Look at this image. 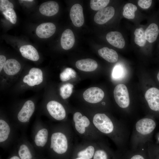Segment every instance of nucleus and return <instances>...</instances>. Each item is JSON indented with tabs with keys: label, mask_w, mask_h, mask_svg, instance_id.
<instances>
[{
	"label": "nucleus",
	"mask_w": 159,
	"mask_h": 159,
	"mask_svg": "<svg viewBox=\"0 0 159 159\" xmlns=\"http://www.w3.org/2000/svg\"><path fill=\"white\" fill-rule=\"evenodd\" d=\"M16 151L20 159H38L39 157L37 155L34 146L24 139L19 142Z\"/></svg>",
	"instance_id": "nucleus-5"
},
{
	"label": "nucleus",
	"mask_w": 159,
	"mask_h": 159,
	"mask_svg": "<svg viewBox=\"0 0 159 159\" xmlns=\"http://www.w3.org/2000/svg\"><path fill=\"white\" fill-rule=\"evenodd\" d=\"M12 135V127L6 120L0 119V143L1 147L5 146L10 142Z\"/></svg>",
	"instance_id": "nucleus-10"
},
{
	"label": "nucleus",
	"mask_w": 159,
	"mask_h": 159,
	"mask_svg": "<svg viewBox=\"0 0 159 159\" xmlns=\"http://www.w3.org/2000/svg\"><path fill=\"white\" fill-rule=\"evenodd\" d=\"M134 34L135 36L134 42L135 43L140 47L144 46L146 43V40L143 28L140 27L136 29Z\"/></svg>",
	"instance_id": "nucleus-26"
},
{
	"label": "nucleus",
	"mask_w": 159,
	"mask_h": 159,
	"mask_svg": "<svg viewBox=\"0 0 159 159\" xmlns=\"http://www.w3.org/2000/svg\"><path fill=\"white\" fill-rule=\"evenodd\" d=\"M38 159H46L43 158L41 157H39Z\"/></svg>",
	"instance_id": "nucleus-42"
},
{
	"label": "nucleus",
	"mask_w": 159,
	"mask_h": 159,
	"mask_svg": "<svg viewBox=\"0 0 159 159\" xmlns=\"http://www.w3.org/2000/svg\"><path fill=\"white\" fill-rule=\"evenodd\" d=\"M14 5L13 4L7 0H0V10L2 12L8 10L13 9Z\"/></svg>",
	"instance_id": "nucleus-34"
},
{
	"label": "nucleus",
	"mask_w": 159,
	"mask_h": 159,
	"mask_svg": "<svg viewBox=\"0 0 159 159\" xmlns=\"http://www.w3.org/2000/svg\"><path fill=\"white\" fill-rule=\"evenodd\" d=\"M34 127L32 134L34 147L42 150L47 147L50 132L46 125L40 122H37Z\"/></svg>",
	"instance_id": "nucleus-4"
},
{
	"label": "nucleus",
	"mask_w": 159,
	"mask_h": 159,
	"mask_svg": "<svg viewBox=\"0 0 159 159\" xmlns=\"http://www.w3.org/2000/svg\"><path fill=\"white\" fill-rule=\"evenodd\" d=\"M43 80V73L41 69L33 67L29 70V74L23 79V82L30 86L38 85Z\"/></svg>",
	"instance_id": "nucleus-12"
},
{
	"label": "nucleus",
	"mask_w": 159,
	"mask_h": 159,
	"mask_svg": "<svg viewBox=\"0 0 159 159\" xmlns=\"http://www.w3.org/2000/svg\"><path fill=\"white\" fill-rule=\"evenodd\" d=\"M76 75V73L73 69L67 68L60 74V78L62 81L64 82L75 77Z\"/></svg>",
	"instance_id": "nucleus-27"
},
{
	"label": "nucleus",
	"mask_w": 159,
	"mask_h": 159,
	"mask_svg": "<svg viewBox=\"0 0 159 159\" xmlns=\"http://www.w3.org/2000/svg\"><path fill=\"white\" fill-rule=\"evenodd\" d=\"M104 148L97 150L95 152L93 159H108V155Z\"/></svg>",
	"instance_id": "nucleus-33"
},
{
	"label": "nucleus",
	"mask_w": 159,
	"mask_h": 159,
	"mask_svg": "<svg viewBox=\"0 0 159 159\" xmlns=\"http://www.w3.org/2000/svg\"><path fill=\"white\" fill-rule=\"evenodd\" d=\"M5 72L9 75L16 74L20 71L21 65L16 60L11 59L7 60L3 67Z\"/></svg>",
	"instance_id": "nucleus-22"
},
{
	"label": "nucleus",
	"mask_w": 159,
	"mask_h": 159,
	"mask_svg": "<svg viewBox=\"0 0 159 159\" xmlns=\"http://www.w3.org/2000/svg\"><path fill=\"white\" fill-rule=\"evenodd\" d=\"M113 93L115 101L119 107L123 109L128 107L130 100L128 90L125 85H117L114 89Z\"/></svg>",
	"instance_id": "nucleus-6"
},
{
	"label": "nucleus",
	"mask_w": 159,
	"mask_h": 159,
	"mask_svg": "<svg viewBox=\"0 0 159 159\" xmlns=\"http://www.w3.org/2000/svg\"><path fill=\"white\" fill-rule=\"evenodd\" d=\"M73 85L69 83L64 84L60 88V95L63 99H65L69 97L72 92Z\"/></svg>",
	"instance_id": "nucleus-30"
},
{
	"label": "nucleus",
	"mask_w": 159,
	"mask_h": 159,
	"mask_svg": "<svg viewBox=\"0 0 159 159\" xmlns=\"http://www.w3.org/2000/svg\"><path fill=\"white\" fill-rule=\"evenodd\" d=\"M157 140L159 142V134L157 136Z\"/></svg>",
	"instance_id": "nucleus-43"
},
{
	"label": "nucleus",
	"mask_w": 159,
	"mask_h": 159,
	"mask_svg": "<svg viewBox=\"0 0 159 159\" xmlns=\"http://www.w3.org/2000/svg\"><path fill=\"white\" fill-rule=\"evenodd\" d=\"M152 1L151 0H139L138 2V5L142 8L147 9L151 5Z\"/></svg>",
	"instance_id": "nucleus-35"
},
{
	"label": "nucleus",
	"mask_w": 159,
	"mask_h": 159,
	"mask_svg": "<svg viewBox=\"0 0 159 159\" xmlns=\"http://www.w3.org/2000/svg\"><path fill=\"white\" fill-rule=\"evenodd\" d=\"M130 159H145V158L142 155L138 154L133 155Z\"/></svg>",
	"instance_id": "nucleus-38"
},
{
	"label": "nucleus",
	"mask_w": 159,
	"mask_h": 159,
	"mask_svg": "<svg viewBox=\"0 0 159 159\" xmlns=\"http://www.w3.org/2000/svg\"><path fill=\"white\" fill-rule=\"evenodd\" d=\"M46 108L50 115L55 120L62 121L65 119L66 116L65 110L59 102L54 100L50 101L46 105Z\"/></svg>",
	"instance_id": "nucleus-8"
},
{
	"label": "nucleus",
	"mask_w": 159,
	"mask_h": 159,
	"mask_svg": "<svg viewBox=\"0 0 159 159\" xmlns=\"http://www.w3.org/2000/svg\"><path fill=\"white\" fill-rule=\"evenodd\" d=\"M75 65L78 69L85 72L93 71L98 67L97 62L90 58L78 60L76 62Z\"/></svg>",
	"instance_id": "nucleus-20"
},
{
	"label": "nucleus",
	"mask_w": 159,
	"mask_h": 159,
	"mask_svg": "<svg viewBox=\"0 0 159 159\" xmlns=\"http://www.w3.org/2000/svg\"><path fill=\"white\" fill-rule=\"evenodd\" d=\"M145 98L150 110L159 113V89L155 87L150 88L146 92Z\"/></svg>",
	"instance_id": "nucleus-9"
},
{
	"label": "nucleus",
	"mask_w": 159,
	"mask_h": 159,
	"mask_svg": "<svg viewBox=\"0 0 159 159\" xmlns=\"http://www.w3.org/2000/svg\"><path fill=\"white\" fill-rule=\"evenodd\" d=\"M6 18L13 24L16 23L17 16L16 13L13 9H11L2 12Z\"/></svg>",
	"instance_id": "nucleus-32"
},
{
	"label": "nucleus",
	"mask_w": 159,
	"mask_h": 159,
	"mask_svg": "<svg viewBox=\"0 0 159 159\" xmlns=\"http://www.w3.org/2000/svg\"><path fill=\"white\" fill-rule=\"evenodd\" d=\"M34 110V102L31 100L26 101L17 114V122L22 125L27 124L29 122Z\"/></svg>",
	"instance_id": "nucleus-7"
},
{
	"label": "nucleus",
	"mask_w": 159,
	"mask_h": 159,
	"mask_svg": "<svg viewBox=\"0 0 159 159\" xmlns=\"http://www.w3.org/2000/svg\"><path fill=\"white\" fill-rule=\"evenodd\" d=\"M98 53L100 56L109 62H115L118 60L117 52L112 49L104 47L98 50Z\"/></svg>",
	"instance_id": "nucleus-23"
},
{
	"label": "nucleus",
	"mask_w": 159,
	"mask_h": 159,
	"mask_svg": "<svg viewBox=\"0 0 159 159\" xmlns=\"http://www.w3.org/2000/svg\"><path fill=\"white\" fill-rule=\"evenodd\" d=\"M122 14L125 18L133 19L135 17V12L137 9L136 5L131 3H127L124 6Z\"/></svg>",
	"instance_id": "nucleus-25"
},
{
	"label": "nucleus",
	"mask_w": 159,
	"mask_h": 159,
	"mask_svg": "<svg viewBox=\"0 0 159 159\" xmlns=\"http://www.w3.org/2000/svg\"><path fill=\"white\" fill-rule=\"evenodd\" d=\"M115 13V10L112 6L105 7L97 12L94 16V20L97 24H104L113 16Z\"/></svg>",
	"instance_id": "nucleus-15"
},
{
	"label": "nucleus",
	"mask_w": 159,
	"mask_h": 159,
	"mask_svg": "<svg viewBox=\"0 0 159 159\" xmlns=\"http://www.w3.org/2000/svg\"><path fill=\"white\" fill-rule=\"evenodd\" d=\"M106 39L109 44L118 49H122L125 46V42L121 33L117 31H111L106 35Z\"/></svg>",
	"instance_id": "nucleus-17"
},
{
	"label": "nucleus",
	"mask_w": 159,
	"mask_h": 159,
	"mask_svg": "<svg viewBox=\"0 0 159 159\" xmlns=\"http://www.w3.org/2000/svg\"><path fill=\"white\" fill-rule=\"evenodd\" d=\"M104 93L100 88L96 87H90L83 93L84 99L91 103H96L101 101L103 98Z\"/></svg>",
	"instance_id": "nucleus-11"
},
{
	"label": "nucleus",
	"mask_w": 159,
	"mask_h": 159,
	"mask_svg": "<svg viewBox=\"0 0 159 159\" xmlns=\"http://www.w3.org/2000/svg\"><path fill=\"white\" fill-rule=\"evenodd\" d=\"M110 2L109 0H91L90 2V6L92 10L99 11L105 8Z\"/></svg>",
	"instance_id": "nucleus-28"
},
{
	"label": "nucleus",
	"mask_w": 159,
	"mask_h": 159,
	"mask_svg": "<svg viewBox=\"0 0 159 159\" xmlns=\"http://www.w3.org/2000/svg\"><path fill=\"white\" fill-rule=\"evenodd\" d=\"M6 57L3 55H0V71L1 72L6 62Z\"/></svg>",
	"instance_id": "nucleus-36"
},
{
	"label": "nucleus",
	"mask_w": 159,
	"mask_h": 159,
	"mask_svg": "<svg viewBox=\"0 0 159 159\" xmlns=\"http://www.w3.org/2000/svg\"><path fill=\"white\" fill-rule=\"evenodd\" d=\"M159 33V29L157 24H150L145 31V35L146 40L152 43L156 41Z\"/></svg>",
	"instance_id": "nucleus-24"
},
{
	"label": "nucleus",
	"mask_w": 159,
	"mask_h": 159,
	"mask_svg": "<svg viewBox=\"0 0 159 159\" xmlns=\"http://www.w3.org/2000/svg\"><path fill=\"white\" fill-rule=\"evenodd\" d=\"M56 28L55 25L51 22L42 23L37 28V35L41 38H47L52 36L55 33Z\"/></svg>",
	"instance_id": "nucleus-16"
},
{
	"label": "nucleus",
	"mask_w": 159,
	"mask_h": 159,
	"mask_svg": "<svg viewBox=\"0 0 159 159\" xmlns=\"http://www.w3.org/2000/svg\"><path fill=\"white\" fill-rule=\"evenodd\" d=\"M74 42V36L72 31L69 29L65 30L61 38V45L62 48L65 50L69 49L73 47Z\"/></svg>",
	"instance_id": "nucleus-19"
},
{
	"label": "nucleus",
	"mask_w": 159,
	"mask_h": 159,
	"mask_svg": "<svg viewBox=\"0 0 159 159\" xmlns=\"http://www.w3.org/2000/svg\"><path fill=\"white\" fill-rule=\"evenodd\" d=\"M156 125L155 120L150 117L143 118L136 122L130 140L132 149L145 147L151 142L152 136Z\"/></svg>",
	"instance_id": "nucleus-2"
},
{
	"label": "nucleus",
	"mask_w": 159,
	"mask_h": 159,
	"mask_svg": "<svg viewBox=\"0 0 159 159\" xmlns=\"http://www.w3.org/2000/svg\"><path fill=\"white\" fill-rule=\"evenodd\" d=\"M74 159H90L89 158L85 157H79L76 158H75Z\"/></svg>",
	"instance_id": "nucleus-39"
},
{
	"label": "nucleus",
	"mask_w": 159,
	"mask_h": 159,
	"mask_svg": "<svg viewBox=\"0 0 159 159\" xmlns=\"http://www.w3.org/2000/svg\"><path fill=\"white\" fill-rule=\"evenodd\" d=\"M69 146L68 135L64 128H56L50 131L47 147L50 153L63 156L68 151Z\"/></svg>",
	"instance_id": "nucleus-3"
},
{
	"label": "nucleus",
	"mask_w": 159,
	"mask_h": 159,
	"mask_svg": "<svg viewBox=\"0 0 159 159\" xmlns=\"http://www.w3.org/2000/svg\"><path fill=\"white\" fill-rule=\"evenodd\" d=\"M125 73V69L122 66L116 65L113 69L112 77L114 80H119L124 77Z\"/></svg>",
	"instance_id": "nucleus-31"
},
{
	"label": "nucleus",
	"mask_w": 159,
	"mask_h": 159,
	"mask_svg": "<svg viewBox=\"0 0 159 159\" xmlns=\"http://www.w3.org/2000/svg\"><path fill=\"white\" fill-rule=\"evenodd\" d=\"M73 120L75 129L80 134H84L90 124L89 119L85 116H82L79 112H75L73 116Z\"/></svg>",
	"instance_id": "nucleus-13"
},
{
	"label": "nucleus",
	"mask_w": 159,
	"mask_h": 159,
	"mask_svg": "<svg viewBox=\"0 0 159 159\" xmlns=\"http://www.w3.org/2000/svg\"><path fill=\"white\" fill-rule=\"evenodd\" d=\"M157 78L158 81L159 82V71L158 72L157 76Z\"/></svg>",
	"instance_id": "nucleus-40"
},
{
	"label": "nucleus",
	"mask_w": 159,
	"mask_h": 159,
	"mask_svg": "<svg viewBox=\"0 0 159 159\" xmlns=\"http://www.w3.org/2000/svg\"><path fill=\"white\" fill-rule=\"evenodd\" d=\"M23 1H28V2H32L33 1V0H23Z\"/></svg>",
	"instance_id": "nucleus-41"
},
{
	"label": "nucleus",
	"mask_w": 159,
	"mask_h": 159,
	"mask_svg": "<svg viewBox=\"0 0 159 159\" xmlns=\"http://www.w3.org/2000/svg\"><path fill=\"white\" fill-rule=\"evenodd\" d=\"M70 19L73 24L76 26H82L84 22L83 10L82 6L78 4L74 5L70 11Z\"/></svg>",
	"instance_id": "nucleus-14"
},
{
	"label": "nucleus",
	"mask_w": 159,
	"mask_h": 159,
	"mask_svg": "<svg viewBox=\"0 0 159 159\" xmlns=\"http://www.w3.org/2000/svg\"><path fill=\"white\" fill-rule=\"evenodd\" d=\"M6 159H20L16 151L9 156Z\"/></svg>",
	"instance_id": "nucleus-37"
},
{
	"label": "nucleus",
	"mask_w": 159,
	"mask_h": 159,
	"mask_svg": "<svg viewBox=\"0 0 159 159\" xmlns=\"http://www.w3.org/2000/svg\"><path fill=\"white\" fill-rule=\"evenodd\" d=\"M95 148L92 145H89L85 148L80 151L77 154L79 157H85L91 159L93 157L95 151Z\"/></svg>",
	"instance_id": "nucleus-29"
},
{
	"label": "nucleus",
	"mask_w": 159,
	"mask_h": 159,
	"mask_svg": "<svg viewBox=\"0 0 159 159\" xmlns=\"http://www.w3.org/2000/svg\"><path fill=\"white\" fill-rule=\"evenodd\" d=\"M59 5L56 1H47L42 3L39 7V11L43 15L51 16L56 14L59 10Z\"/></svg>",
	"instance_id": "nucleus-18"
},
{
	"label": "nucleus",
	"mask_w": 159,
	"mask_h": 159,
	"mask_svg": "<svg viewBox=\"0 0 159 159\" xmlns=\"http://www.w3.org/2000/svg\"><path fill=\"white\" fill-rule=\"evenodd\" d=\"M92 123L99 131L110 137L119 148L122 149L127 146L129 133L123 122L115 121L105 114L98 113L94 116Z\"/></svg>",
	"instance_id": "nucleus-1"
},
{
	"label": "nucleus",
	"mask_w": 159,
	"mask_h": 159,
	"mask_svg": "<svg viewBox=\"0 0 159 159\" xmlns=\"http://www.w3.org/2000/svg\"><path fill=\"white\" fill-rule=\"evenodd\" d=\"M20 51L24 57L33 61H37L39 56L36 49L32 46L26 45L21 46Z\"/></svg>",
	"instance_id": "nucleus-21"
}]
</instances>
